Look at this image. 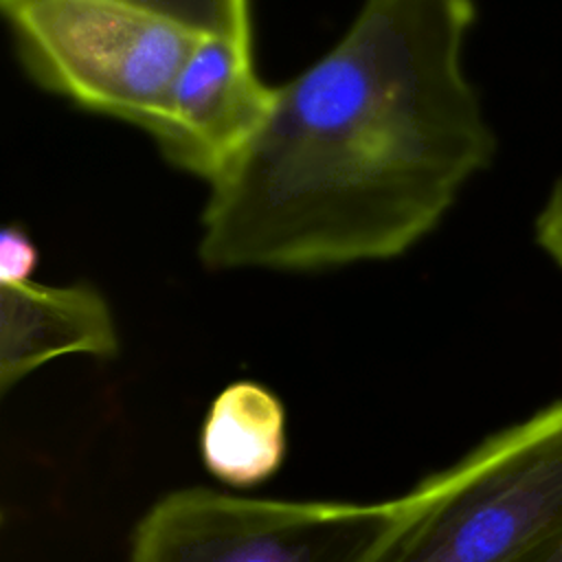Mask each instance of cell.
Instances as JSON below:
<instances>
[{
  "label": "cell",
  "mask_w": 562,
  "mask_h": 562,
  "mask_svg": "<svg viewBox=\"0 0 562 562\" xmlns=\"http://www.w3.org/2000/svg\"><path fill=\"white\" fill-rule=\"evenodd\" d=\"M474 20V0H362L209 182L202 263L327 270L432 233L496 147L463 68Z\"/></svg>",
  "instance_id": "obj_1"
},
{
  "label": "cell",
  "mask_w": 562,
  "mask_h": 562,
  "mask_svg": "<svg viewBox=\"0 0 562 562\" xmlns=\"http://www.w3.org/2000/svg\"><path fill=\"white\" fill-rule=\"evenodd\" d=\"M369 562H531L562 542V402L494 435L406 496Z\"/></svg>",
  "instance_id": "obj_2"
},
{
  "label": "cell",
  "mask_w": 562,
  "mask_h": 562,
  "mask_svg": "<svg viewBox=\"0 0 562 562\" xmlns=\"http://www.w3.org/2000/svg\"><path fill=\"white\" fill-rule=\"evenodd\" d=\"M18 57L44 90L154 132L204 37L119 0H31L4 11Z\"/></svg>",
  "instance_id": "obj_3"
},
{
  "label": "cell",
  "mask_w": 562,
  "mask_h": 562,
  "mask_svg": "<svg viewBox=\"0 0 562 562\" xmlns=\"http://www.w3.org/2000/svg\"><path fill=\"white\" fill-rule=\"evenodd\" d=\"M404 512V496L279 501L189 487L145 512L130 562H369Z\"/></svg>",
  "instance_id": "obj_4"
},
{
  "label": "cell",
  "mask_w": 562,
  "mask_h": 562,
  "mask_svg": "<svg viewBox=\"0 0 562 562\" xmlns=\"http://www.w3.org/2000/svg\"><path fill=\"white\" fill-rule=\"evenodd\" d=\"M272 86L257 75L252 42L204 35L182 64L149 134L160 154L206 184L263 119Z\"/></svg>",
  "instance_id": "obj_5"
},
{
  "label": "cell",
  "mask_w": 562,
  "mask_h": 562,
  "mask_svg": "<svg viewBox=\"0 0 562 562\" xmlns=\"http://www.w3.org/2000/svg\"><path fill=\"white\" fill-rule=\"evenodd\" d=\"M119 331L108 299L90 283H0V386L9 391L61 356L112 358Z\"/></svg>",
  "instance_id": "obj_6"
},
{
  "label": "cell",
  "mask_w": 562,
  "mask_h": 562,
  "mask_svg": "<svg viewBox=\"0 0 562 562\" xmlns=\"http://www.w3.org/2000/svg\"><path fill=\"white\" fill-rule=\"evenodd\" d=\"M202 459L220 481L248 487L272 476L285 454V411L259 382L228 384L211 404L202 428Z\"/></svg>",
  "instance_id": "obj_7"
},
{
  "label": "cell",
  "mask_w": 562,
  "mask_h": 562,
  "mask_svg": "<svg viewBox=\"0 0 562 562\" xmlns=\"http://www.w3.org/2000/svg\"><path fill=\"white\" fill-rule=\"evenodd\" d=\"M31 0H0L2 11ZM162 15L200 35L252 42V0H119Z\"/></svg>",
  "instance_id": "obj_8"
},
{
  "label": "cell",
  "mask_w": 562,
  "mask_h": 562,
  "mask_svg": "<svg viewBox=\"0 0 562 562\" xmlns=\"http://www.w3.org/2000/svg\"><path fill=\"white\" fill-rule=\"evenodd\" d=\"M37 261V246L24 226L7 224L0 233V283L33 279Z\"/></svg>",
  "instance_id": "obj_9"
},
{
  "label": "cell",
  "mask_w": 562,
  "mask_h": 562,
  "mask_svg": "<svg viewBox=\"0 0 562 562\" xmlns=\"http://www.w3.org/2000/svg\"><path fill=\"white\" fill-rule=\"evenodd\" d=\"M538 246L562 268V178L553 184L536 220Z\"/></svg>",
  "instance_id": "obj_10"
},
{
  "label": "cell",
  "mask_w": 562,
  "mask_h": 562,
  "mask_svg": "<svg viewBox=\"0 0 562 562\" xmlns=\"http://www.w3.org/2000/svg\"><path fill=\"white\" fill-rule=\"evenodd\" d=\"M531 562H562V542H560L555 549H551V551L538 555V558L531 560Z\"/></svg>",
  "instance_id": "obj_11"
}]
</instances>
